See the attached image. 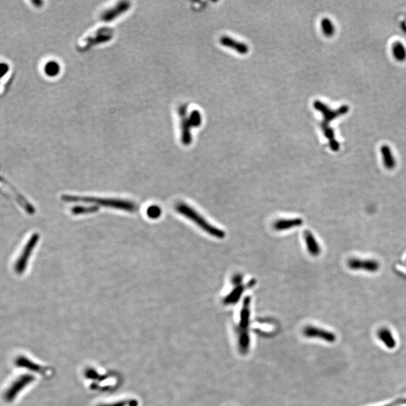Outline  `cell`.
<instances>
[{
	"instance_id": "6da1fadb",
	"label": "cell",
	"mask_w": 406,
	"mask_h": 406,
	"mask_svg": "<svg viewBox=\"0 0 406 406\" xmlns=\"http://www.w3.org/2000/svg\"><path fill=\"white\" fill-rule=\"evenodd\" d=\"M62 200L67 202H82L94 204V206H102V207L112 208L119 209L125 212L134 213L139 209L137 205L131 201L124 200L119 199H105V198L89 197V196H77L71 195H64Z\"/></svg>"
},
{
	"instance_id": "7a4b0ae2",
	"label": "cell",
	"mask_w": 406,
	"mask_h": 406,
	"mask_svg": "<svg viewBox=\"0 0 406 406\" xmlns=\"http://www.w3.org/2000/svg\"><path fill=\"white\" fill-rule=\"evenodd\" d=\"M314 107L315 109L323 114V121L321 124V128L323 133L330 142V146L332 150L337 152L340 149V144L335 139L334 132L330 127V123L333 120L347 114L349 110L348 106L343 105L338 108L337 110H332L323 102L315 101L314 102Z\"/></svg>"
},
{
	"instance_id": "3957f363",
	"label": "cell",
	"mask_w": 406,
	"mask_h": 406,
	"mask_svg": "<svg viewBox=\"0 0 406 406\" xmlns=\"http://www.w3.org/2000/svg\"><path fill=\"white\" fill-rule=\"evenodd\" d=\"M175 208L176 212L193 221L201 229L209 233L210 236L217 238V239H223L226 236L222 229L211 224L194 209H193L191 206H188L185 202H179L175 205Z\"/></svg>"
},
{
	"instance_id": "277c9868",
	"label": "cell",
	"mask_w": 406,
	"mask_h": 406,
	"mask_svg": "<svg viewBox=\"0 0 406 406\" xmlns=\"http://www.w3.org/2000/svg\"><path fill=\"white\" fill-rule=\"evenodd\" d=\"M250 298L246 297L240 313V321L237 333L239 335V348L242 354H246L250 347V340L249 327L250 324Z\"/></svg>"
},
{
	"instance_id": "5b68a950",
	"label": "cell",
	"mask_w": 406,
	"mask_h": 406,
	"mask_svg": "<svg viewBox=\"0 0 406 406\" xmlns=\"http://www.w3.org/2000/svg\"><path fill=\"white\" fill-rule=\"evenodd\" d=\"M39 236L37 233L32 235L28 242L26 244L25 247L23 250L22 253L20 255L18 260L15 263V270L18 274H22L27 269V264L32 255V251L35 249L37 243H38Z\"/></svg>"
},
{
	"instance_id": "8992f818",
	"label": "cell",
	"mask_w": 406,
	"mask_h": 406,
	"mask_svg": "<svg viewBox=\"0 0 406 406\" xmlns=\"http://www.w3.org/2000/svg\"><path fill=\"white\" fill-rule=\"evenodd\" d=\"M32 381V377L31 375H23L18 377L16 381L11 384V387L7 389L5 394V400L7 401H11L14 400L21 390H24Z\"/></svg>"
},
{
	"instance_id": "52a82bcc",
	"label": "cell",
	"mask_w": 406,
	"mask_h": 406,
	"mask_svg": "<svg viewBox=\"0 0 406 406\" xmlns=\"http://www.w3.org/2000/svg\"><path fill=\"white\" fill-rule=\"evenodd\" d=\"M303 334L307 338H317L330 343H334L336 340L334 333L312 326L306 327L303 330Z\"/></svg>"
},
{
	"instance_id": "ba28073f",
	"label": "cell",
	"mask_w": 406,
	"mask_h": 406,
	"mask_svg": "<svg viewBox=\"0 0 406 406\" xmlns=\"http://www.w3.org/2000/svg\"><path fill=\"white\" fill-rule=\"evenodd\" d=\"M303 219L298 218V219H281L278 220L273 224L274 228L277 231H284L293 228L297 227L303 225Z\"/></svg>"
},
{
	"instance_id": "9c48e42d",
	"label": "cell",
	"mask_w": 406,
	"mask_h": 406,
	"mask_svg": "<svg viewBox=\"0 0 406 406\" xmlns=\"http://www.w3.org/2000/svg\"><path fill=\"white\" fill-rule=\"evenodd\" d=\"M304 238L309 253L313 256H318L321 250L312 233L309 230H306L304 233Z\"/></svg>"
},
{
	"instance_id": "30bf717a",
	"label": "cell",
	"mask_w": 406,
	"mask_h": 406,
	"mask_svg": "<svg viewBox=\"0 0 406 406\" xmlns=\"http://www.w3.org/2000/svg\"><path fill=\"white\" fill-rule=\"evenodd\" d=\"M220 43L224 46L229 47V48H233L236 50L240 54H246L249 52V47L246 44L242 43V42H236L233 38H229L228 36H223L220 38Z\"/></svg>"
},
{
	"instance_id": "8fae6325",
	"label": "cell",
	"mask_w": 406,
	"mask_h": 406,
	"mask_svg": "<svg viewBox=\"0 0 406 406\" xmlns=\"http://www.w3.org/2000/svg\"><path fill=\"white\" fill-rule=\"evenodd\" d=\"M245 289L246 287L242 284L236 285L235 288L224 298L223 303L225 305H233L237 303L242 296V293L245 291Z\"/></svg>"
},
{
	"instance_id": "7c38bea8",
	"label": "cell",
	"mask_w": 406,
	"mask_h": 406,
	"mask_svg": "<svg viewBox=\"0 0 406 406\" xmlns=\"http://www.w3.org/2000/svg\"><path fill=\"white\" fill-rule=\"evenodd\" d=\"M377 335H378L380 340L385 344L386 347L390 349H393L396 347L397 343L390 330L386 328L381 329L379 330Z\"/></svg>"
},
{
	"instance_id": "4fadbf2b",
	"label": "cell",
	"mask_w": 406,
	"mask_h": 406,
	"mask_svg": "<svg viewBox=\"0 0 406 406\" xmlns=\"http://www.w3.org/2000/svg\"><path fill=\"white\" fill-rule=\"evenodd\" d=\"M392 53L398 61H404L406 59V49L401 42H396L393 44Z\"/></svg>"
},
{
	"instance_id": "5bb4252c",
	"label": "cell",
	"mask_w": 406,
	"mask_h": 406,
	"mask_svg": "<svg viewBox=\"0 0 406 406\" xmlns=\"http://www.w3.org/2000/svg\"><path fill=\"white\" fill-rule=\"evenodd\" d=\"M381 152L383 155V159H384V165L386 167L389 169H392L395 166V159L393 157L391 152H390V148L387 145H384L381 147Z\"/></svg>"
},
{
	"instance_id": "9a60e30c",
	"label": "cell",
	"mask_w": 406,
	"mask_h": 406,
	"mask_svg": "<svg viewBox=\"0 0 406 406\" xmlns=\"http://www.w3.org/2000/svg\"><path fill=\"white\" fill-rule=\"evenodd\" d=\"M99 209L98 206H75L72 209V213L75 215H84V214L94 213L96 212Z\"/></svg>"
},
{
	"instance_id": "2e32d148",
	"label": "cell",
	"mask_w": 406,
	"mask_h": 406,
	"mask_svg": "<svg viewBox=\"0 0 406 406\" xmlns=\"http://www.w3.org/2000/svg\"><path fill=\"white\" fill-rule=\"evenodd\" d=\"M321 27L323 33L327 36H332L335 33V27L330 19L324 18L321 21Z\"/></svg>"
},
{
	"instance_id": "e0dca14e",
	"label": "cell",
	"mask_w": 406,
	"mask_h": 406,
	"mask_svg": "<svg viewBox=\"0 0 406 406\" xmlns=\"http://www.w3.org/2000/svg\"><path fill=\"white\" fill-rule=\"evenodd\" d=\"M17 364L20 367H24V368L29 369V370H32L35 372H40L42 369L38 367V365L31 362V360H27V359L20 358V360L17 362Z\"/></svg>"
},
{
	"instance_id": "ac0fdd59",
	"label": "cell",
	"mask_w": 406,
	"mask_h": 406,
	"mask_svg": "<svg viewBox=\"0 0 406 406\" xmlns=\"http://www.w3.org/2000/svg\"><path fill=\"white\" fill-rule=\"evenodd\" d=\"M349 266L353 269H357V268L364 267L365 269H370V270H375L377 268L375 263H372V262H364V263H360L358 260H351L349 263Z\"/></svg>"
},
{
	"instance_id": "d6986e66",
	"label": "cell",
	"mask_w": 406,
	"mask_h": 406,
	"mask_svg": "<svg viewBox=\"0 0 406 406\" xmlns=\"http://www.w3.org/2000/svg\"><path fill=\"white\" fill-rule=\"evenodd\" d=\"M59 65L54 61L48 62L45 67V72L48 76H55L59 72Z\"/></svg>"
},
{
	"instance_id": "ffe728a7",
	"label": "cell",
	"mask_w": 406,
	"mask_h": 406,
	"mask_svg": "<svg viewBox=\"0 0 406 406\" xmlns=\"http://www.w3.org/2000/svg\"><path fill=\"white\" fill-rule=\"evenodd\" d=\"M147 215L151 219H157L162 214V209L157 206H152L147 209Z\"/></svg>"
},
{
	"instance_id": "44dd1931",
	"label": "cell",
	"mask_w": 406,
	"mask_h": 406,
	"mask_svg": "<svg viewBox=\"0 0 406 406\" xmlns=\"http://www.w3.org/2000/svg\"><path fill=\"white\" fill-rule=\"evenodd\" d=\"M9 71V65L5 62H0V78L5 76Z\"/></svg>"
},
{
	"instance_id": "7402d4cb",
	"label": "cell",
	"mask_w": 406,
	"mask_h": 406,
	"mask_svg": "<svg viewBox=\"0 0 406 406\" xmlns=\"http://www.w3.org/2000/svg\"><path fill=\"white\" fill-rule=\"evenodd\" d=\"M242 276L241 275H236L233 277V283L235 286L239 285L242 283Z\"/></svg>"
},
{
	"instance_id": "603a6c76",
	"label": "cell",
	"mask_w": 406,
	"mask_h": 406,
	"mask_svg": "<svg viewBox=\"0 0 406 406\" xmlns=\"http://www.w3.org/2000/svg\"><path fill=\"white\" fill-rule=\"evenodd\" d=\"M402 404H406V400H400V401L396 402V403H393L392 405H389V406H397Z\"/></svg>"
}]
</instances>
